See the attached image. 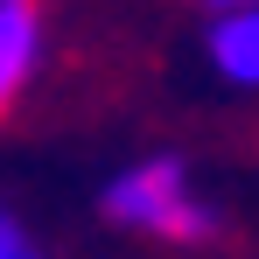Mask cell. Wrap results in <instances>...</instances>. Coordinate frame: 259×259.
I'll return each instance as SVG.
<instances>
[{"mask_svg": "<svg viewBox=\"0 0 259 259\" xmlns=\"http://www.w3.org/2000/svg\"><path fill=\"white\" fill-rule=\"evenodd\" d=\"M98 210L112 217V224H133V231H161V238H203L217 217L189 196V175L182 161H140V168L112 175L105 182V196H98Z\"/></svg>", "mask_w": 259, "mask_h": 259, "instance_id": "1", "label": "cell"}, {"mask_svg": "<svg viewBox=\"0 0 259 259\" xmlns=\"http://www.w3.org/2000/svg\"><path fill=\"white\" fill-rule=\"evenodd\" d=\"M35 49H42L35 0H0V112L14 105V91L28 84V70H35Z\"/></svg>", "mask_w": 259, "mask_h": 259, "instance_id": "2", "label": "cell"}, {"mask_svg": "<svg viewBox=\"0 0 259 259\" xmlns=\"http://www.w3.org/2000/svg\"><path fill=\"white\" fill-rule=\"evenodd\" d=\"M210 63H217V77H231V84H259V0L238 7V14H217Z\"/></svg>", "mask_w": 259, "mask_h": 259, "instance_id": "3", "label": "cell"}, {"mask_svg": "<svg viewBox=\"0 0 259 259\" xmlns=\"http://www.w3.org/2000/svg\"><path fill=\"white\" fill-rule=\"evenodd\" d=\"M0 259H42V252H35V238H28L7 210H0Z\"/></svg>", "mask_w": 259, "mask_h": 259, "instance_id": "4", "label": "cell"}, {"mask_svg": "<svg viewBox=\"0 0 259 259\" xmlns=\"http://www.w3.org/2000/svg\"><path fill=\"white\" fill-rule=\"evenodd\" d=\"M210 7L217 14H238V7H252V0H210Z\"/></svg>", "mask_w": 259, "mask_h": 259, "instance_id": "5", "label": "cell"}]
</instances>
